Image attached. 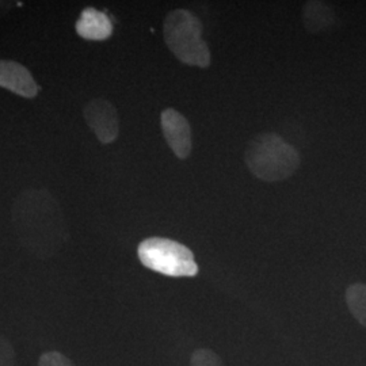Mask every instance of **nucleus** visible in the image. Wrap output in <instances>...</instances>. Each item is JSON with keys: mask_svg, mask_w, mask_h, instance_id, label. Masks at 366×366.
<instances>
[{"mask_svg": "<svg viewBox=\"0 0 366 366\" xmlns=\"http://www.w3.org/2000/svg\"><path fill=\"white\" fill-rule=\"evenodd\" d=\"M190 366H224L220 357L208 349H199L192 355Z\"/></svg>", "mask_w": 366, "mask_h": 366, "instance_id": "nucleus-11", "label": "nucleus"}, {"mask_svg": "<svg viewBox=\"0 0 366 366\" xmlns=\"http://www.w3.org/2000/svg\"><path fill=\"white\" fill-rule=\"evenodd\" d=\"M39 366H75L64 354L59 352H48L39 357Z\"/></svg>", "mask_w": 366, "mask_h": 366, "instance_id": "nucleus-13", "label": "nucleus"}, {"mask_svg": "<svg viewBox=\"0 0 366 366\" xmlns=\"http://www.w3.org/2000/svg\"><path fill=\"white\" fill-rule=\"evenodd\" d=\"M139 259L147 269L167 277H194L198 264L190 249L166 237H149L140 243Z\"/></svg>", "mask_w": 366, "mask_h": 366, "instance_id": "nucleus-4", "label": "nucleus"}, {"mask_svg": "<svg viewBox=\"0 0 366 366\" xmlns=\"http://www.w3.org/2000/svg\"><path fill=\"white\" fill-rule=\"evenodd\" d=\"M346 304L355 320L366 327V285L353 284L346 290Z\"/></svg>", "mask_w": 366, "mask_h": 366, "instance_id": "nucleus-10", "label": "nucleus"}, {"mask_svg": "<svg viewBox=\"0 0 366 366\" xmlns=\"http://www.w3.org/2000/svg\"><path fill=\"white\" fill-rule=\"evenodd\" d=\"M244 160L249 171L266 182L288 179L301 162L297 149L275 133L255 136L247 145Z\"/></svg>", "mask_w": 366, "mask_h": 366, "instance_id": "nucleus-2", "label": "nucleus"}, {"mask_svg": "<svg viewBox=\"0 0 366 366\" xmlns=\"http://www.w3.org/2000/svg\"><path fill=\"white\" fill-rule=\"evenodd\" d=\"M76 31L81 39L90 41H104L113 33V25L105 13L87 7L84 9L76 22Z\"/></svg>", "mask_w": 366, "mask_h": 366, "instance_id": "nucleus-8", "label": "nucleus"}, {"mask_svg": "<svg viewBox=\"0 0 366 366\" xmlns=\"http://www.w3.org/2000/svg\"><path fill=\"white\" fill-rule=\"evenodd\" d=\"M0 87L24 98H34L39 94V86L30 71L11 60H0Z\"/></svg>", "mask_w": 366, "mask_h": 366, "instance_id": "nucleus-7", "label": "nucleus"}, {"mask_svg": "<svg viewBox=\"0 0 366 366\" xmlns=\"http://www.w3.org/2000/svg\"><path fill=\"white\" fill-rule=\"evenodd\" d=\"M84 118L98 140L104 144L113 143L119 134V119L116 107L109 101L97 98L84 106Z\"/></svg>", "mask_w": 366, "mask_h": 366, "instance_id": "nucleus-5", "label": "nucleus"}, {"mask_svg": "<svg viewBox=\"0 0 366 366\" xmlns=\"http://www.w3.org/2000/svg\"><path fill=\"white\" fill-rule=\"evenodd\" d=\"M9 9H11V3H9V1H0V15L7 13Z\"/></svg>", "mask_w": 366, "mask_h": 366, "instance_id": "nucleus-14", "label": "nucleus"}, {"mask_svg": "<svg viewBox=\"0 0 366 366\" xmlns=\"http://www.w3.org/2000/svg\"><path fill=\"white\" fill-rule=\"evenodd\" d=\"M162 131L167 144L172 152L179 157L186 159L192 152V128L182 114L174 109H166L162 116Z\"/></svg>", "mask_w": 366, "mask_h": 366, "instance_id": "nucleus-6", "label": "nucleus"}, {"mask_svg": "<svg viewBox=\"0 0 366 366\" xmlns=\"http://www.w3.org/2000/svg\"><path fill=\"white\" fill-rule=\"evenodd\" d=\"M0 366H16L13 345L3 335H0Z\"/></svg>", "mask_w": 366, "mask_h": 366, "instance_id": "nucleus-12", "label": "nucleus"}, {"mask_svg": "<svg viewBox=\"0 0 366 366\" xmlns=\"http://www.w3.org/2000/svg\"><path fill=\"white\" fill-rule=\"evenodd\" d=\"M164 41L172 54L187 66H210V52L202 39V24L189 10L171 11L163 25Z\"/></svg>", "mask_w": 366, "mask_h": 366, "instance_id": "nucleus-3", "label": "nucleus"}, {"mask_svg": "<svg viewBox=\"0 0 366 366\" xmlns=\"http://www.w3.org/2000/svg\"><path fill=\"white\" fill-rule=\"evenodd\" d=\"M334 19L335 14L330 4L322 1H308L304 7V25L312 33L331 26Z\"/></svg>", "mask_w": 366, "mask_h": 366, "instance_id": "nucleus-9", "label": "nucleus"}, {"mask_svg": "<svg viewBox=\"0 0 366 366\" xmlns=\"http://www.w3.org/2000/svg\"><path fill=\"white\" fill-rule=\"evenodd\" d=\"M11 217L19 242L37 258H51L68 239L61 208L44 189L21 193L14 202Z\"/></svg>", "mask_w": 366, "mask_h": 366, "instance_id": "nucleus-1", "label": "nucleus"}]
</instances>
